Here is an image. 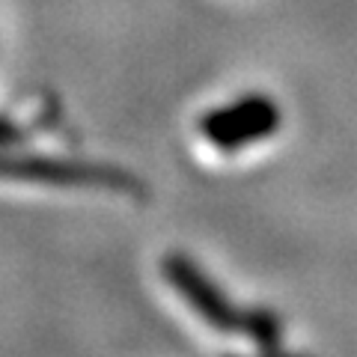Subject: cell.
<instances>
[{
    "label": "cell",
    "instance_id": "6da1fadb",
    "mask_svg": "<svg viewBox=\"0 0 357 357\" xmlns=\"http://www.w3.org/2000/svg\"><path fill=\"white\" fill-rule=\"evenodd\" d=\"M0 182L57 185V188H102L134 199L146 197V182L116 164L63 158V155H0Z\"/></svg>",
    "mask_w": 357,
    "mask_h": 357
},
{
    "label": "cell",
    "instance_id": "7a4b0ae2",
    "mask_svg": "<svg viewBox=\"0 0 357 357\" xmlns=\"http://www.w3.org/2000/svg\"><path fill=\"white\" fill-rule=\"evenodd\" d=\"M283 126V110L265 93H248L241 98L206 110L197 122L203 140L218 152H241L259 140L274 137Z\"/></svg>",
    "mask_w": 357,
    "mask_h": 357
},
{
    "label": "cell",
    "instance_id": "3957f363",
    "mask_svg": "<svg viewBox=\"0 0 357 357\" xmlns=\"http://www.w3.org/2000/svg\"><path fill=\"white\" fill-rule=\"evenodd\" d=\"M161 274L170 289L185 301L191 312L206 321L218 333H238L241 331V307L232 304V298L211 280L208 271L188 253H167L161 259Z\"/></svg>",
    "mask_w": 357,
    "mask_h": 357
},
{
    "label": "cell",
    "instance_id": "277c9868",
    "mask_svg": "<svg viewBox=\"0 0 357 357\" xmlns=\"http://www.w3.org/2000/svg\"><path fill=\"white\" fill-rule=\"evenodd\" d=\"M241 337H248L259 351H280L283 349V325L268 307L241 310Z\"/></svg>",
    "mask_w": 357,
    "mask_h": 357
}]
</instances>
